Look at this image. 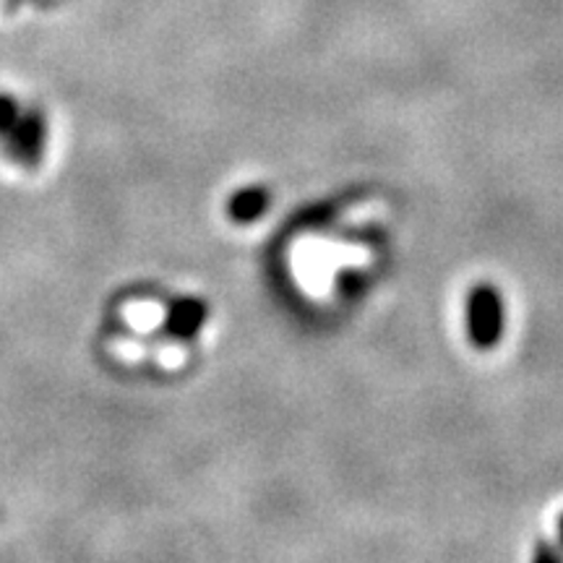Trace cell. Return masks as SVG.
I'll use <instances>...</instances> for the list:
<instances>
[{
	"label": "cell",
	"instance_id": "obj_8",
	"mask_svg": "<svg viewBox=\"0 0 563 563\" xmlns=\"http://www.w3.org/2000/svg\"><path fill=\"white\" fill-rule=\"evenodd\" d=\"M561 538H563V519H561Z\"/></svg>",
	"mask_w": 563,
	"mask_h": 563
},
{
	"label": "cell",
	"instance_id": "obj_6",
	"mask_svg": "<svg viewBox=\"0 0 563 563\" xmlns=\"http://www.w3.org/2000/svg\"><path fill=\"white\" fill-rule=\"evenodd\" d=\"M24 3H37V5H51V3H60V0H9V9H16V5Z\"/></svg>",
	"mask_w": 563,
	"mask_h": 563
},
{
	"label": "cell",
	"instance_id": "obj_4",
	"mask_svg": "<svg viewBox=\"0 0 563 563\" xmlns=\"http://www.w3.org/2000/svg\"><path fill=\"white\" fill-rule=\"evenodd\" d=\"M269 194L264 188H243L228 201V214L235 222H253L264 214Z\"/></svg>",
	"mask_w": 563,
	"mask_h": 563
},
{
	"label": "cell",
	"instance_id": "obj_3",
	"mask_svg": "<svg viewBox=\"0 0 563 563\" xmlns=\"http://www.w3.org/2000/svg\"><path fill=\"white\" fill-rule=\"evenodd\" d=\"M207 316H209L207 302L199 298H180L167 308L165 329L167 334L178 336V340H191V336L199 334V329L203 327V321H207Z\"/></svg>",
	"mask_w": 563,
	"mask_h": 563
},
{
	"label": "cell",
	"instance_id": "obj_7",
	"mask_svg": "<svg viewBox=\"0 0 563 563\" xmlns=\"http://www.w3.org/2000/svg\"><path fill=\"white\" fill-rule=\"evenodd\" d=\"M538 559H561V553H553V551H538Z\"/></svg>",
	"mask_w": 563,
	"mask_h": 563
},
{
	"label": "cell",
	"instance_id": "obj_5",
	"mask_svg": "<svg viewBox=\"0 0 563 563\" xmlns=\"http://www.w3.org/2000/svg\"><path fill=\"white\" fill-rule=\"evenodd\" d=\"M21 110L24 108H21V102L11 95V91H0V150L5 154H9L13 133L19 129Z\"/></svg>",
	"mask_w": 563,
	"mask_h": 563
},
{
	"label": "cell",
	"instance_id": "obj_2",
	"mask_svg": "<svg viewBox=\"0 0 563 563\" xmlns=\"http://www.w3.org/2000/svg\"><path fill=\"white\" fill-rule=\"evenodd\" d=\"M504 329V302L493 287H475L470 298V340L477 347H493Z\"/></svg>",
	"mask_w": 563,
	"mask_h": 563
},
{
	"label": "cell",
	"instance_id": "obj_1",
	"mask_svg": "<svg viewBox=\"0 0 563 563\" xmlns=\"http://www.w3.org/2000/svg\"><path fill=\"white\" fill-rule=\"evenodd\" d=\"M47 136H51V125H47V112L32 104V108L21 110L19 129L13 133L11 150L5 157L16 162L24 170H37L45 162Z\"/></svg>",
	"mask_w": 563,
	"mask_h": 563
},
{
	"label": "cell",
	"instance_id": "obj_9",
	"mask_svg": "<svg viewBox=\"0 0 563 563\" xmlns=\"http://www.w3.org/2000/svg\"><path fill=\"white\" fill-rule=\"evenodd\" d=\"M0 517H3V514H0Z\"/></svg>",
	"mask_w": 563,
	"mask_h": 563
}]
</instances>
